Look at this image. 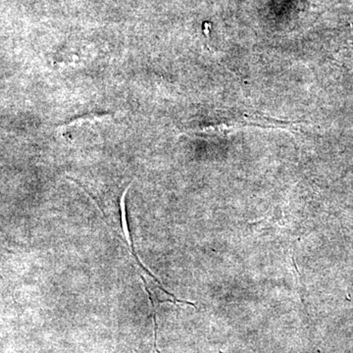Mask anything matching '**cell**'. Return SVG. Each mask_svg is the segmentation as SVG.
I'll use <instances>...</instances> for the list:
<instances>
[{
    "mask_svg": "<svg viewBox=\"0 0 353 353\" xmlns=\"http://www.w3.org/2000/svg\"><path fill=\"white\" fill-rule=\"evenodd\" d=\"M141 280H143V288H145L146 294H148V299H150V305H152L153 325H154V348H155V350H157V352L158 353H159V352H158V350H157V310H155L154 301H153V297H152V292H150V290L148 289V285H146V284H145V283H146L145 279L143 278V276H141Z\"/></svg>",
    "mask_w": 353,
    "mask_h": 353,
    "instance_id": "obj_1",
    "label": "cell"
}]
</instances>
